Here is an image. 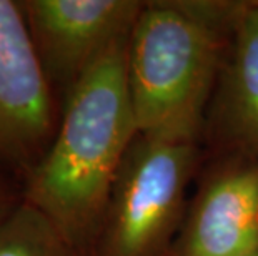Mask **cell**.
<instances>
[{"instance_id": "6da1fadb", "label": "cell", "mask_w": 258, "mask_h": 256, "mask_svg": "<svg viewBox=\"0 0 258 256\" xmlns=\"http://www.w3.org/2000/svg\"><path fill=\"white\" fill-rule=\"evenodd\" d=\"M130 32L69 92L55 138L22 183V200L47 216L80 256L95 238L115 178L139 135L128 89Z\"/></svg>"}, {"instance_id": "ba28073f", "label": "cell", "mask_w": 258, "mask_h": 256, "mask_svg": "<svg viewBox=\"0 0 258 256\" xmlns=\"http://www.w3.org/2000/svg\"><path fill=\"white\" fill-rule=\"evenodd\" d=\"M0 256H80L47 216L19 200L0 216Z\"/></svg>"}, {"instance_id": "8992f818", "label": "cell", "mask_w": 258, "mask_h": 256, "mask_svg": "<svg viewBox=\"0 0 258 256\" xmlns=\"http://www.w3.org/2000/svg\"><path fill=\"white\" fill-rule=\"evenodd\" d=\"M170 256H258V161L215 158L185 211Z\"/></svg>"}, {"instance_id": "277c9868", "label": "cell", "mask_w": 258, "mask_h": 256, "mask_svg": "<svg viewBox=\"0 0 258 256\" xmlns=\"http://www.w3.org/2000/svg\"><path fill=\"white\" fill-rule=\"evenodd\" d=\"M60 115L20 4L0 0V172L20 190L55 138Z\"/></svg>"}, {"instance_id": "5b68a950", "label": "cell", "mask_w": 258, "mask_h": 256, "mask_svg": "<svg viewBox=\"0 0 258 256\" xmlns=\"http://www.w3.org/2000/svg\"><path fill=\"white\" fill-rule=\"evenodd\" d=\"M48 81L63 103L87 70L132 30L140 0H24L19 2Z\"/></svg>"}, {"instance_id": "7a4b0ae2", "label": "cell", "mask_w": 258, "mask_h": 256, "mask_svg": "<svg viewBox=\"0 0 258 256\" xmlns=\"http://www.w3.org/2000/svg\"><path fill=\"white\" fill-rule=\"evenodd\" d=\"M240 2H144L130 32L127 58L139 135L199 141Z\"/></svg>"}, {"instance_id": "52a82bcc", "label": "cell", "mask_w": 258, "mask_h": 256, "mask_svg": "<svg viewBox=\"0 0 258 256\" xmlns=\"http://www.w3.org/2000/svg\"><path fill=\"white\" fill-rule=\"evenodd\" d=\"M202 135L215 158L258 161V2H240Z\"/></svg>"}, {"instance_id": "9c48e42d", "label": "cell", "mask_w": 258, "mask_h": 256, "mask_svg": "<svg viewBox=\"0 0 258 256\" xmlns=\"http://www.w3.org/2000/svg\"><path fill=\"white\" fill-rule=\"evenodd\" d=\"M14 178L0 172V216L5 215L22 198V190L17 188Z\"/></svg>"}, {"instance_id": "3957f363", "label": "cell", "mask_w": 258, "mask_h": 256, "mask_svg": "<svg viewBox=\"0 0 258 256\" xmlns=\"http://www.w3.org/2000/svg\"><path fill=\"white\" fill-rule=\"evenodd\" d=\"M199 165V141L137 135L85 256L172 254L186 211V188Z\"/></svg>"}]
</instances>
